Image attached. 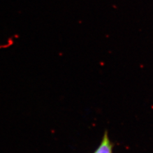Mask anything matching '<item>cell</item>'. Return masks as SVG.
<instances>
[{
    "label": "cell",
    "mask_w": 153,
    "mask_h": 153,
    "mask_svg": "<svg viewBox=\"0 0 153 153\" xmlns=\"http://www.w3.org/2000/svg\"><path fill=\"white\" fill-rule=\"evenodd\" d=\"M114 144L110 139L108 131L103 133L102 140L93 153H113Z\"/></svg>",
    "instance_id": "1"
}]
</instances>
